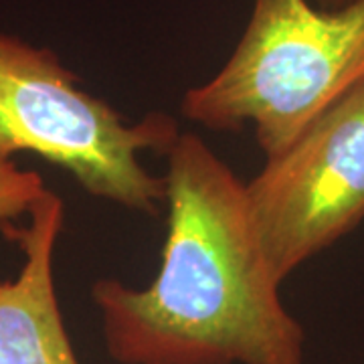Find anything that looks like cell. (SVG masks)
<instances>
[{
	"instance_id": "obj_4",
	"label": "cell",
	"mask_w": 364,
	"mask_h": 364,
	"mask_svg": "<svg viewBox=\"0 0 364 364\" xmlns=\"http://www.w3.org/2000/svg\"><path fill=\"white\" fill-rule=\"evenodd\" d=\"M263 253L282 284L364 221V81L249 182Z\"/></svg>"
},
{
	"instance_id": "obj_5",
	"label": "cell",
	"mask_w": 364,
	"mask_h": 364,
	"mask_svg": "<svg viewBox=\"0 0 364 364\" xmlns=\"http://www.w3.org/2000/svg\"><path fill=\"white\" fill-rule=\"evenodd\" d=\"M23 227L4 237L23 251V267L0 282V364H81L59 308L53 259L65 225L61 196L45 191Z\"/></svg>"
},
{
	"instance_id": "obj_7",
	"label": "cell",
	"mask_w": 364,
	"mask_h": 364,
	"mask_svg": "<svg viewBox=\"0 0 364 364\" xmlns=\"http://www.w3.org/2000/svg\"><path fill=\"white\" fill-rule=\"evenodd\" d=\"M320 9H328V11H334V9H342L346 4H350L354 0H314Z\"/></svg>"
},
{
	"instance_id": "obj_1",
	"label": "cell",
	"mask_w": 364,
	"mask_h": 364,
	"mask_svg": "<svg viewBox=\"0 0 364 364\" xmlns=\"http://www.w3.org/2000/svg\"><path fill=\"white\" fill-rule=\"evenodd\" d=\"M166 239L150 286H91L117 364H306V332L279 298L245 182L193 132L168 152Z\"/></svg>"
},
{
	"instance_id": "obj_3",
	"label": "cell",
	"mask_w": 364,
	"mask_h": 364,
	"mask_svg": "<svg viewBox=\"0 0 364 364\" xmlns=\"http://www.w3.org/2000/svg\"><path fill=\"white\" fill-rule=\"evenodd\" d=\"M176 119L152 112L128 124L116 107L79 85L47 47L0 31V162L18 152L63 168L91 196L158 217L166 178L144 166V152L166 156Z\"/></svg>"
},
{
	"instance_id": "obj_2",
	"label": "cell",
	"mask_w": 364,
	"mask_h": 364,
	"mask_svg": "<svg viewBox=\"0 0 364 364\" xmlns=\"http://www.w3.org/2000/svg\"><path fill=\"white\" fill-rule=\"evenodd\" d=\"M364 81V0H253L225 65L182 97V116L213 132L253 128L277 156Z\"/></svg>"
},
{
	"instance_id": "obj_6",
	"label": "cell",
	"mask_w": 364,
	"mask_h": 364,
	"mask_svg": "<svg viewBox=\"0 0 364 364\" xmlns=\"http://www.w3.org/2000/svg\"><path fill=\"white\" fill-rule=\"evenodd\" d=\"M45 191L39 172L18 168L13 160L0 162V231L26 217Z\"/></svg>"
}]
</instances>
